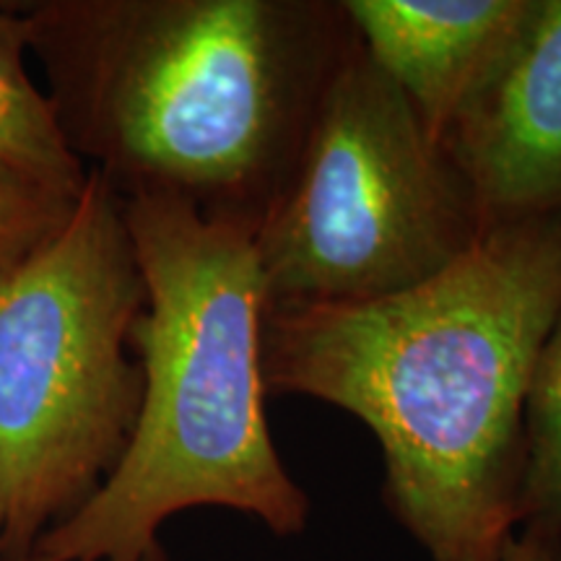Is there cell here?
<instances>
[{"instance_id": "6da1fadb", "label": "cell", "mask_w": 561, "mask_h": 561, "mask_svg": "<svg viewBox=\"0 0 561 561\" xmlns=\"http://www.w3.org/2000/svg\"><path fill=\"white\" fill-rule=\"evenodd\" d=\"M561 312V210L486 227L426 284L263 314L265 396L348 411L432 561H500L523 520L525 413Z\"/></svg>"}, {"instance_id": "7a4b0ae2", "label": "cell", "mask_w": 561, "mask_h": 561, "mask_svg": "<svg viewBox=\"0 0 561 561\" xmlns=\"http://www.w3.org/2000/svg\"><path fill=\"white\" fill-rule=\"evenodd\" d=\"M30 53L73 157L123 201L263 229L362 47L343 0H34Z\"/></svg>"}, {"instance_id": "3957f363", "label": "cell", "mask_w": 561, "mask_h": 561, "mask_svg": "<svg viewBox=\"0 0 561 561\" xmlns=\"http://www.w3.org/2000/svg\"><path fill=\"white\" fill-rule=\"evenodd\" d=\"M123 203L146 286L130 333L144 375L136 426L102 486L42 536L32 559L164 561L161 525L195 507L299 536L310 500L265 416L255 237L170 198Z\"/></svg>"}, {"instance_id": "277c9868", "label": "cell", "mask_w": 561, "mask_h": 561, "mask_svg": "<svg viewBox=\"0 0 561 561\" xmlns=\"http://www.w3.org/2000/svg\"><path fill=\"white\" fill-rule=\"evenodd\" d=\"M146 305L125 203L89 172L55 240L0 278L3 561H24L117 466L144 396Z\"/></svg>"}, {"instance_id": "5b68a950", "label": "cell", "mask_w": 561, "mask_h": 561, "mask_svg": "<svg viewBox=\"0 0 561 561\" xmlns=\"http://www.w3.org/2000/svg\"><path fill=\"white\" fill-rule=\"evenodd\" d=\"M483 231L466 178L359 47L255 234L265 310L396 297L458 263Z\"/></svg>"}, {"instance_id": "8992f818", "label": "cell", "mask_w": 561, "mask_h": 561, "mask_svg": "<svg viewBox=\"0 0 561 561\" xmlns=\"http://www.w3.org/2000/svg\"><path fill=\"white\" fill-rule=\"evenodd\" d=\"M483 227L561 210V0H530L439 130Z\"/></svg>"}, {"instance_id": "52a82bcc", "label": "cell", "mask_w": 561, "mask_h": 561, "mask_svg": "<svg viewBox=\"0 0 561 561\" xmlns=\"http://www.w3.org/2000/svg\"><path fill=\"white\" fill-rule=\"evenodd\" d=\"M528 5L530 0H343L371 62L409 96L434 138L517 32Z\"/></svg>"}, {"instance_id": "ba28073f", "label": "cell", "mask_w": 561, "mask_h": 561, "mask_svg": "<svg viewBox=\"0 0 561 561\" xmlns=\"http://www.w3.org/2000/svg\"><path fill=\"white\" fill-rule=\"evenodd\" d=\"M30 60L24 9L0 0V157L58 191L81 195L89 170L68 149Z\"/></svg>"}, {"instance_id": "9c48e42d", "label": "cell", "mask_w": 561, "mask_h": 561, "mask_svg": "<svg viewBox=\"0 0 561 561\" xmlns=\"http://www.w3.org/2000/svg\"><path fill=\"white\" fill-rule=\"evenodd\" d=\"M525 432L528 471L520 525L543 523L561 530V312L538 362Z\"/></svg>"}, {"instance_id": "30bf717a", "label": "cell", "mask_w": 561, "mask_h": 561, "mask_svg": "<svg viewBox=\"0 0 561 561\" xmlns=\"http://www.w3.org/2000/svg\"><path fill=\"white\" fill-rule=\"evenodd\" d=\"M79 198L0 157V278L66 229Z\"/></svg>"}, {"instance_id": "8fae6325", "label": "cell", "mask_w": 561, "mask_h": 561, "mask_svg": "<svg viewBox=\"0 0 561 561\" xmlns=\"http://www.w3.org/2000/svg\"><path fill=\"white\" fill-rule=\"evenodd\" d=\"M500 561H561V530L543 523H523Z\"/></svg>"}, {"instance_id": "7c38bea8", "label": "cell", "mask_w": 561, "mask_h": 561, "mask_svg": "<svg viewBox=\"0 0 561 561\" xmlns=\"http://www.w3.org/2000/svg\"><path fill=\"white\" fill-rule=\"evenodd\" d=\"M0 561H3V512H0Z\"/></svg>"}, {"instance_id": "4fadbf2b", "label": "cell", "mask_w": 561, "mask_h": 561, "mask_svg": "<svg viewBox=\"0 0 561 561\" xmlns=\"http://www.w3.org/2000/svg\"><path fill=\"white\" fill-rule=\"evenodd\" d=\"M24 561H37V559H32V557H30V559H24Z\"/></svg>"}]
</instances>
